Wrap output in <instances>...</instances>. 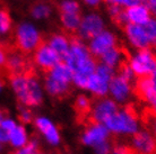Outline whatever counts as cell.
<instances>
[{
	"label": "cell",
	"instance_id": "cell-17",
	"mask_svg": "<svg viewBox=\"0 0 156 154\" xmlns=\"http://www.w3.org/2000/svg\"><path fill=\"white\" fill-rule=\"evenodd\" d=\"M136 92L141 100L146 101L156 107V87L153 83L151 77L140 78L136 83Z\"/></svg>",
	"mask_w": 156,
	"mask_h": 154
},
{
	"label": "cell",
	"instance_id": "cell-8",
	"mask_svg": "<svg viewBox=\"0 0 156 154\" xmlns=\"http://www.w3.org/2000/svg\"><path fill=\"white\" fill-rule=\"evenodd\" d=\"M118 105L113 99L109 98H101L92 106V110L90 114L88 123L90 124H101L105 123L111 116H113L118 112Z\"/></svg>",
	"mask_w": 156,
	"mask_h": 154
},
{
	"label": "cell",
	"instance_id": "cell-33",
	"mask_svg": "<svg viewBox=\"0 0 156 154\" xmlns=\"http://www.w3.org/2000/svg\"><path fill=\"white\" fill-rule=\"evenodd\" d=\"M0 126H1V127H4L5 129H6V131H8L9 133H12V132L16 128V126H17V125H16V123L12 119L5 118V119L1 122Z\"/></svg>",
	"mask_w": 156,
	"mask_h": 154
},
{
	"label": "cell",
	"instance_id": "cell-1",
	"mask_svg": "<svg viewBox=\"0 0 156 154\" xmlns=\"http://www.w3.org/2000/svg\"><path fill=\"white\" fill-rule=\"evenodd\" d=\"M65 63L69 66L73 73V83L78 88H85L88 79L96 70V63L87 45L80 39L71 42L70 49L63 58Z\"/></svg>",
	"mask_w": 156,
	"mask_h": 154
},
{
	"label": "cell",
	"instance_id": "cell-26",
	"mask_svg": "<svg viewBox=\"0 0 156 154\" xmlns=\"http://www.w3.org/2000/svg\"><path fill=\"white\" fill-rule=\"evenodd\" d=\"M60 12L61 14H79V4L76 0H61Z\"/></svg>",
	"mask_w": 156,
	"mask_h": 154
},
{
	"label": "cell",
	"instance_id": "cell-12",
	"mask_svg": "<svg viewBox=\"0 0 156 154\" xmlns=\"http://www.w3.org/2000/svg\"><path fill=\"white\" fill-rule=\"evenodd\" d=\"M125 35L129 44L138 51L146 50L151 46V43L143 26L127 24L125 27Z\"/></svg>",
	"mask_w": 156,
	"mask_h": 154
},
{
	"label": "cell",
	"instance_id": "cell-41",
	"mask_svg": "<svg viewBox=\"0 0 156 154\" xmlns=\"http://www.w3.org/2000/svg\"><path fill=\"white\" fill-rule=\"evenodd\" d=\"M151 79H152V81H153V83H154V85L156 87V71L152 74V77H151Z\"/></svg>",
	"mask_w": 156,
	"mask_h": 154
},
{
	"label": "cell",
	"instance_id": "cell-24",
	"mask_svg": "<svg viewBox=\"0 0 156 154\" xmlns=\"http://www.w3.org/2000/svg\"><path fill=\"white\" fill-rule=\"evenodd\" d=\"M9 142L12 143V146L23 147L27 143V134L23 126H16V128L10 133Z\"/></svg>",
	"mask_w": 156,
	"mask_h": 154
},
{
	"label": "cell",
	"instance_id": "cell-23",
	"mask_svg": "<svg viewBox=\"0 0 156 154\" xmlns=\"http://www.w3.org/2000/svg\"><path fill=\"white\" fill-rule=\"evenodd\" d=\"M60 18H61V24L66 31H78V27L82 20L80 14H61Z\"/></svg>",
	"mask_w": 156,
	"mask_h": 154
},
{
	"label": "cell",
	"instance_id": "cell-21",
	"mask_svg": "<svg viewBox=\"0 0 156 154\" xmlns=\"http://www.w3.org/2000/svg\"><path fill=\"white\" fill-rule=\"evenodd\" d=\"M75 109L77 112L78 118H80L79 123H83L87 125L88 123V118H90V114L92 110V102L86 96H79L75 101Z\"/></svg>",
	"mask_w": 156,
	"mask_h": 154
},
{
	"label": "cell",
	"instance_id": "cell-27",
	"mask_svg": "<svg viewBox=\"0 0 156 154\" xmlns=\"http://www.w3.org/2000/svg\"><path fill=\"white\" fill-rule=\"evenodd\" d=\"M12 29V19L7 12L0 10V35L8 34Z\"/></svg>",
	"mask_w": 156,
	"mask_h": 154
},
{
	"label": "cell",
	"instance_id": "cell-37",
	"mask_svg": "<svg viewBox=\"0 0 156 154\" xmlns=\"http://www.w3.org/2000/svg\"><path fill=\"white\" fill-rule=\"evenodd\" d=\"M146 6H147V8L149 9L151 14L156 16V0H147Z\"/></svg>",
	"mask_w": 156,
	"mask_h": 154
},
{
	"label": "cell",
	"instance_id": "cell-16",
	"mask_svg": "<svg viewBox=\"0 0 156 154\" xmlns=\"http://www.w3.org/2000/svg\"><path fill=\"white\" fill-rule=\"evenodd\" d=\"M109 92L114 101L125 102L131 95V85L130 82L125 80L119 75H114L109 85Z\"/></svg>",
	"mask_w": 156,
	"mask_h": 154
},
{
	"label": "cell",
	"instance_id": "cell-13",
	"mask_svg": "<svg viewBox=\"0 0 156 154\" xmlns=\"http://www.w3.org/2000/svg\"><path fill=\"white\" fill-rule=\"evenodd\" d=\"M131 147L137 154H156V139L148 131L136 132Z\"/></svg>",
	"mask_w": 156,
	"mask_h": 154
},
{
	"label": "cell",
	"instance_id": "cell-2",
	"mask_svg": "<svg viewBox=\"0 0 156 154\" xmlns=\"http://www.w3.org/2000/svg\"><path fill=\"white\" fill-rule=\"evenodd\" d=\"M10 85L17 99L25 107H36L42 104L43 88L35 75L26 72L12 75Z\"/></svg>",
	"mask_w": 156,
	"mask_h": 154
},
{
	"label": "cell",
	"instance_id": "cell-39",
	"mask_svg": "<svg viewBox=\"0 0 156 154\" xmlns=\"http://www.w3.org/2000/svg\"><path fill=\"white\" fill-rule=\"evenodd\" d=\"M6 59H7L6 52L0 47V68H1V66H4L5 64H6Z\"/></svg>",
	"mask_w": 156,
	"mask_h": 154
},
{
	"label": "cell",
	"instance_id": "cell-45",
	"mask_svg": "<svg viewBox=\"0 0 156 154\" xmlns=\"http://www.w3.org/2000/svg\"><path fill=\"white\" fill-rule=\"evenodd\" d=\"M153 110H154V112H156V107H153Z\"/></svg>",
	"mask_w": 156,
	"mask_h": 154
},
{
	"label": "cell",
	"instance_id": "cell-38",
	"mask_svg": "<svg viewBox=\"0 0 156 154\" xmlns=\"http://www.w3.org/2000/svg\"><path fill=\"white\" fill-rule=\"evenodd\" d=\"M83 1L88 7H96L102 2V0H83Z\"/></svg>",
	"mask_w": 156,
	"mask_h": 154
},
{
	"label": "cell",
	"instance_id": "cell-35",
	"mask_svg": "<svg viewBox=\"0 0 156 154\" xmlns=\"http://www.w3.org/2000/svg\"><path fill=\"white\" fill-rule=\"evenodd\" d=\"M121 12H122L121 7L115 6V5H109V14L111 15V17H113L114 19H117Z\"/></svg>",
	"mask_w": 156,
	"mask_h": 154
},
{
	"label": "cell",
	"instance_id": "cell-28",
	"mask_svg": "<svg viewBox=\"0 0 156 154\" xmlns=\"http://www.w3.org/2000/svg\"><path fill=\"white\" fill-rule=\"evenodd\" d=\"M143 27L146 32V35L148 37L151 45H155L156 46V19L151 18Z\"/></svg>",
	"mask_w": 156,
	"mask_h": 154
},
{
	"label": "cell",
	"instance_id": "cell-36",
	"mask_svg": "<svg viewBox=\"0 0 156 154\" xmlns=\"http://www.w3.org/2000/svg\"><path fill=\"white\" fill-rule=\"evenodd\" d=\"M9 136H10V133L6 131L4 127L0 126V144H4V143L8 142L9 141Z\"/></svg>",
	"mask_w": 156,
	"mask_h": 154
},
{
	"label": "cell",
	"instance_id": "cell-20",
	"mask_svg": "<svg viewBox=\"0 0 156 154\" xmlns=\"http://www.w3.org/2000/svg\"><path fill=\"white\" fill-rule=\"evenodd\" d=\"M8 71L12 73V75L15 74L25 73V69H26V61L25 58L20 53L14 52V53L9 54L6 59V64Z\"/></svg>",
	"mask_w": 156,
	"mask_h": 154
},
{
	"label": "cell",
	"instance_id": "cell-46",
	"mask_svg": "<svg viewBox=\"0 0 156 154\" xmlns=\"http://www.w3.org/2000/svg\"><path fill=\"white\" fill-rule=\"evenodd\" d=\"M37 154H44V153H40V152H37Z\"/></svg>",
	"mask_w": 156,
	"mask_h": 154
},
{
	"label": "cell",
	"instance_id": "cell-9",
	"mask_svg": "<svg viewBox=\"0 0 156 154\" xmlns=\"http://www.w3.org/2000/svg\"><path fill=\"white\" fill-rule=\"evenodd\" d=\"M102 31H104V20L102 16L96 12H90L82 17L77 33L82 39H90Z\"/></svg>",
	"mask_w": 156,
	"mask_h": 154
},
{
	"label": "cell",
	"instance_id": "cell-22",
	"mask_svg": "<svg viewBox=\"0 0 156 154\" xmlns=\"http://www.w3.org/2000/svg\"><path fill=\"white\" fill-rule=\"evenodd\" d=\"M123 58H125V54H123L122 50L115 46L113 49H111L110 51H108L106 53L103 54L101 56V61L103 64L114 69V68L121 65V63L123 61Z\"/></svg>",
	"mask_w": 156,
	"mask_h": 154
},
{
	"label": "cell",
	"instance_id": "cell-40",
	"mask_svg": "<svg viewBox=\"0 0 156 154\" xmlns=\"http://www.w3.org/2000/svg\"><path fill=\"white\" fill-rule=\"evenodd\" d=\"M4 119H5V112L2 109H0V124H1V122Z\"/></svg>",
	"mask_w": 156,
	"mask_h": 154
},
{
	"label": "cell",
	"instance_id": "cell-32",
	"mask_svg": "<svg viewBox=\"0 0 156 154\" xmlns=\"http://www.w3.org/2000/svg\"><path fill=\"white\" fill-rule=\"evenodd\" d=\"M119 77L123 78L125 80H127V81L130 82V81L135 78V73L133 72L131 68H130L128 64H125V65H122L120 68V73H119Z\"/></svg>",
	"mask_w": 156,
	"mask_h": 154
},
{
	"label": "cell",
	"instance_id": "cell-29",
	"mask_svg": "<svg viewBox=\"0 0 156 154\" xmlns=\"http://www.w3.org/2000/svg\"><path fill=\"white\" fill-rule=\"evenodd\" d=\"M12 154H37V142L35 139H33L25 146L20 147V150H17Z\"/></svg>",
	"mask_w": 156,
	"mask_h": 154
},
{
	"label": "cell",
	"instance_id": "cell-34",
	"mask_svg": "<svg viewBox=\"0 0 156 154\" xmlns=\"http://www.w3.org/2000/svg\"><path fill=\"white\" fill-rule=\"evenodd\" d=\"M95 147V150L98 152V154H109V151H110V144L108 142H102L100 144H98Z\"/></svg>",
	"mask_w": 156,
	"mask_h": 154
},
{
	"label": "cell",
	"instance_id": "cell-42",
	"mask_svg": "<svg viewBox=\"0 0 156 154\" xmlns=\"http://www.w3.org/2000/svg\"><path fill=\"white\" fill-rule=\"evenodd\" d=\"M2 89H4V82L0 80V92L2 91Z\"/></svg>",
	"mask_w": 156,
	"mask_h": 154
},
{
	"label": "cell",
	"instance_id": "cell-5",
	"mask_svg": "<svg viewBox=\"0 0 156 154\" xmlns=\"http://www.w3.org/2000/svg\"><path fill=\"white\" fill-rule=\"evenodd\" d=\"M16 44L20 51L25 53H31L41 45L42 36L41 32L33 23L23 22L20 23L15 32Z\"/></svg>",
	"mask_w": 156,
	"mask_h": 154
},
{
	"label": "cell",
	"instance_id": "cell-44",
	"mask_svg": "<svg viewBox=\"0 0 156 154\" xmlns=\"http://www.w3.org/2000/svg\"><path fill=\"white\" fill-rule=\"evenodd\" d=\"M2 150V144H0V151Z\"/></svg>",
	"mask_w": 156,
	"mask_h": 154
},
{
	"label": "cell",
	"instance_id": "cell-43",
	"mask_svg": "<svg viewBox=\"0 0 156 154\" xmlns=\"http://www.w3.org/2000/svg\"><path fill=\"white\" fill-rule=\"evenodd\" d=\"M140 2H147V0H140Z\"/></svg>",
	"mask_w": 156,
	"mask_h": 154
},
{
	"label": "cell",
	"instance_id": "cell-6",
	"mask_svg": "<svg viewBox=\"0 0 156 154\" xmlns=\"http://www.w3.org/2000/svg\"><path fill=\"white\" fill-rule=\"evenodd\" d=\"M113 77L114 69L101 63L96 65L95 72L88 79L86 89L90 90L94 96L102 98L109 92L110 82L113 79Z\"/></svg>",
	"mask_w": 156,
	"mask_h": 154
},
{
	"label": "cell",
	"instance_id": "cell-3",
	"mask_svg": "<svg viewBox=\"0 0 156 154\" xmlns=\"http://www.w3.org/2000/svg\"><path fill=\"white\" fill-rule=\"evenodd\" d=\"M71 82V70L65 62H60L50 71H48L47 77L44 79V89L50 96L59 98L66 96L68 93Z\"/></svg>",
	"mask_w": 156,
	"mask_h": 154
},
{
	"label": "cell",
	"instance_id": "cell-15",
	"mask_svg": "<svg viewBox=\"0 0 156 154\" xmlns=\"http://www.w3.org/2000/svg\"><path fill=\"white\" fill-rule=\"evenodd\" d=\"M109 135V129L102 124H90L86 126L83 134V142L86 145L96 146L102 142H105Z\"/></svg>",
	"mask_w": 156,
	"mask_h": 154
},
{
	"label": "cell",
	"instance_id": "cell-10",
	"mask_svg": "<svg viewBox=\"0 0 156 154\" xmlns=\"http://www.w3.org/2000/svg\"><path fill=\"white\" fill-rule=\"evenodd\" d=\"M115 46H117L115 35L112 32L106 31V29L102 31L100 34L94 36L93 38H90V43L87 45L90 54L96 58H101L103 54Z\"/></svg>",
	"mask_w": 156,
	"mask_h": 154
},
{
	"label": "cell",
	"instance_id": "cell-11",
	"mask_svg": "<svg viewBox=\"0 0 156 154\" xmlns=\"http://www.w3.org/2000/svg\"><path fill=\"white\" fill-rule=\"evenodd\" d=\"M36 66L44 71H50L57 64L60 63L61 58L48 44H41L35 51L33 56Z\"/></svg>",
	"mask_w": 156,
	"mask_h": 154
},
{
	"label": "cell",
	"instance_id": "cell-7",
	"mask_svg": "<svg viewBox=\"0 0 156 154\" xmlns=\"http://www.w3.org/2000/svg\"><path fill=\"white\" fill-rule=\"evenodd\" d=\"M128 65L135 75L139 78H149L156 71V55L149 49L139 50L129 60Z\"/></svg>",
	"mask_w": 156,
	"mask_h": 154
},
{
	"label": "cell",
	"instance_id": "cell-14",
	"mask_svg": "<svg viewBox=\"0 0 156 154\" xmlns=\"http://www.w3.org/2000/svg\"><path fill=\"white\" fill-rule=\"evenodd\" d=\"M151 12L147 8V6L143 2L138 5H135L133 7L126 8L123 12V18H125V24H133V25H138V26H144L152 17H151Z\"/></svg>",
	"mask_w": 156,
	"mask_h": 154
},
{
	"label": "cell",
	"instance_id": "cell-25",
	"mask_svg": "<svg viewBox=\"0 0 156 154\" xmlns=\"http://www.w3.org/2000/svg\"><path fill=\"white\" fill-rule=\"evenodd\" d=\"M51 12H52V9H51L50 5L45 4V2H39L33 6L31 15L35 20H43L49 18L51 16Z\"/></svg>",
	"mask_w": 156,
	"mask_h": 154
},
{
	"label": "cell",
	"instance_id": "cell-30",
	"mask_svg": "<svg viewBox=\"0 0 156 154\" xmlns=\"http://www.w3.org/2000/svg\"><path fill=\"white\" fill-rule=\"evenodd\" d=\"M18 118L22 123L28 124L32 122V112L27 107H20L18 109Z\"/></svg>",
	"mask_w": 156,
	"mask_h": 154
},
{
	"label": "cell",
	"instance_id": "cell-31",
	"mask_svg": "<svg viewBox=\"0 0 156 154\" xmlns=\"http://www.w3.org/2000/svg\"><path fill=\"white\" fill-rule=\"evenodd\" d=\"M109 5H115L119 7H133L135 5L140 4V0H106Z\"/></svg>",
	"mask_w": 156,
	"mask_h": 154
},
{
	"label": "cell",
	"instance_id": "cell-19",
	"mask_svg": "<svg viewBox=\"0 0 156 154\" xmlns=\"http://www.w3.org/2000/svg\"><path fill=\"white\" fill-rule=\"evenodd\" d=\"M70 44L71 42L69 41V38L63 34H55L53 36H51L48 43V45L61 59L65 58L66 54L68 53V51L70 49Z\"/></svg>",
	"mask_w": 156,
	"mask_h": 154
},
{
	"label": "cell",
	"instance_id": "cell-4",
	"mask_svg": "<svg viewBox=\"0 0 156 154\" xmlns=\"http://www.w3.org/2000/svg\"><path fill=\"white\" fill-rule=\"evenodd\" d=\"M105 127L117 134H135L138 129V114L131 106L118 110L106 120Z\"/></svg>",
	"mask_w": 156,
	"mask_h": 154
},
{
	"label": "cell",
	"instance_id": "cell-18",
	"mask_svg": "<svg viewBox=\"0 0 156 154\" xmlns=\"http://www.w3.org/2000/svg\"><path fill=\"white\" fill-rule=\"evenodd\" d=\"M35 125L36 127L39 128V131L42 133L45 139L52 144V145H57L60 141V136H59L58 129L55 128V126L51 123L48 118L44 117H39L35 119Z\"/></svg>",
	"mask_w": 156,
	"mask_h": 154
}]
</instances>
